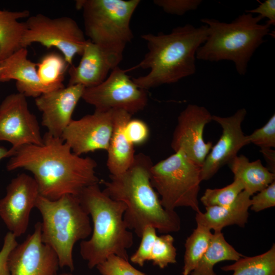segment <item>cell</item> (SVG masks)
<instances>
[{
	"label": "cell",
	"mask_w": 275,
	"mask_h": 275,
	"mask_svg": "<svg viewBox=\"0 0 275 275\" xmlns=\"http://www.w3.org/2000/svg\"><path fill=\"white\" fill-rule=\"evenodd\" d=\"M114 112L95 110L92 114L72 120L62 139L79 156L96 150L107 151L113 129Z\"/></svg>",
	"instance_id": "cell-14"
},
{
	"label": "cell",
	"mask_w": 275,
	"mask_h": 275,
	"mask_svg": "<svg viewBox=\"0 0 275 275\" xmlns=\"http://www.w3.org/2000/svg\"><path fill=\"white\" fill-rule=\"evenodd\" d=\"M227 164L234 174V179L239 180L243 190L251 196L275 180V174L264 167L260 159L250 161L245 156L241 155L235 157Z\"/></svg>",
	"instance_id": "cell-23"
},
{
	"label": "cell",
	"mask_w": 275,
	"mask_h": 275,
	"mask_svg": "<svg viewBox=\"0 0 275 275\" xmlns=\"http://www.w3.org/2000/svg\"><path fill=\"white\" fill-rule=\"evenodd\" d=\"M127 71L115 67L100 84L85 88L81 99L96 111L119 109L131 115L142 111L148 103L147 90L136 85Z\"/></svg>",
	"instance_id": "cell-10"
},
{
	"label": "cell",
	"mask_w": 275,
	"mask_h": 275,
	"mask_svg": "<svg viewBox=\"0 0 275 275\" xmlns=\"http://www.w3.org/2000/svg\"><path fill=\"white\" fill-rule=\"evenodd\" d=\"M41 145H27L16 150L7 164V171L26 170L33 175L39 195L50 200L71 195L99 184L96 161L74 154L62 138L47 132Z\"/></svg>",
	"instance_id": "cell-1"
},
{
	"label": "cell",
	"mask_w": 275,
	"mask_h": 275,
	"mask_svg": "<svg viewBox=\"0 0 275 275\" xmlns=\"http://www.w3.org/2000/svg\"><path fill=\"white\" fill-rule=\"evenodd\" d=\"M13 153L10 149L0 146V160L6 157H11Z\"/></svg>",
	"instance_id": "cell-38"
},
{
	"label": "cell",
	"mask_w": 275,
	"mask_h": 275,
	"mask_svg": "<svg viewBox=\"0 0 275 275\" xmlns=\"http://www.w3.org/2000/svg\"><path fill=\"white\" fill-rule=\"evenodd\" d=\"M77 197L93 223L91 238L80 243V254L89 268L112 255L128 260L127 249L133 244V235L123 219L125 204L107 196L99 184L86 187Z\"/></svg>",
	"instance_id": "cell-4"
},
{
	"label": "cell",
	"mask_w": 275,
	"mask_h": 275,
	"mask_svg": "<svg viewBox=\"0 0 275 275\" xmlns=\"http://www.w3.org/2000/svg\"><path fill=\"white\" fill-rule=\"evenodd\" d=\"M96 267L102 275H147L132 266L128 260L115 255L108 256Z\"/></svg>",
	"instance_id": "cell-30"
},
{
	"label": "cell",
	"mask_w": 275,
	"mask_h": 275,
	"mask_svg": "<svg viewBox=\"0 0 275 275\" xmlns=\"http://www.w3.org/2000/svg\"><path fill=\"white\" fill-rule=\"evenodd\" d=\"M39 196L36 180L25 173L18 175L8 185L5 196L0 199V217L16 237L26 231Z\"/></svg>",
	"instance_id": "cell-13"
},
{
	"label": "cell",
	"mask_w": 275,
	"mask_h": 275,
	"mask_svg": "<svg viewBox=\"0 0 275 275\" xmlns=\"http://www.w3.org/2000/svg\"><path fill=\"white\" fill-rule=\"evenodd\" d=\"M212 120V115L205 107L188 104L178 117L171 144L174 152H182L201 167L213 146L203 137L205 126Z\"/></svg>",
	"instance_id": "cell-12"
},
{
	"label": "cell",
	"mask_w": 275,
	"mask_h": 275,
	"mask_svg": "<svg viewBox=\"0 0 275 275\" xmlns=\"http://www.w3.org/2000/svg\"><path fill=\"white\" fill-rule=\"evenodd\" d=\"M153 163L149 156L140 153L124 172L109 175V180L102 181L103 191L112 199L124 203L126 209L123 219L128 229L139 237L148 226L158 232L168 234L181 228L179 216L175 211L165 209L150 180Z\"/></svg>",
	"instance_id": "cell-2"
},
{
	"label": "cell",
	"mask_w": 275,
	"mask_h": 275,
	"mask_svg": "<svg viewBox=\"0 0 275 275\" xmlns=\"http://www.w3.org/2000/svg\"><path fill=\"white\" fill-rule=\"evenodd\" d=\"M139 0H78L76 8L81 10L85 35L107 56L113 68L118 66L124 50L133 38L131 17Z\"/></svg>",
	"instance_id": "cell-7"
},
{
	"label": "cell",
	"mask_w": 275,
	"mask_h": 275,
	"mask_svg": "<svg viewBox=\"0 0 275 275\" xmlns=\"http://www.w3.org/2000/svg\"><path fill=\"white\" fill-rule=\"evenodd\" d=\"M250 208L258 212L275 206V181L254 195L251 199Z\"/></svg>",
	"instance_id": "cell-34"
},
{
	"label": "cell",
	"mask_w": 275,
	"mask_h": 275,
	"mask_svg": "<svg viewBox=\"0 0 275 275\" xmlns=\"http://www.w3.org/2000/svg\"><path fill=\"white\" fill-rule=\"evenodd\" d=\"M260 152L267 162L266 168L275 174V151L271 148H261Z\"/></svg>",
	"instance_id": "cell-37"
},
{
	"label": "cell",
	"mask_w": 275,
	"mask_h": 275,
	"mask_svg": "<svg viewBox=\"0 0 275 275\" xmlns=\"http://www.w3.org/2000/svg\"><path fill=\"white\" fill-rule=\"evenodd\" d=\"M81 58L76 66L68 69V86L79 85L85 88L93 87L102 82L113 68L101 48L87 40Z\"/></svg>",
	"instance_id": "cell-19"
},
{
	"label": "cell",
	"mask_w": 275,
	"mask_h": 275,
	"mask_svg": "<svg viewBox=\"0 0 275 275\" xmlns=\"http://www.w3.org/2000/svg\"><path fill=\"white\" fill-rule=\"evenodd\" d=\"M263 19L260 15L247 12L229 23L213 18L201 19L208 27V35L198 49L196 59L210 62L232 61L237 72L244 75L253 54L265 42V37L270 35V26L260 23Z\"/></svg>",
	"instance_id": "cell-5"
},
{
	"label": "cell",
	"mask_w": 275,
	"mask_h": 275,
	"mask_svg": "<svg viewBox=\"0 0 275 275\" xmlns=\"http://www.w3.org/2000/svg\"><path fill=\"white\" fill-rule=\"evenodd\" d=\"M13 79L16 81L18 92L26 97L36 98L43 93L55 90L41 82L37 73V63L28 58L26 48H21L0 62V82Z\"/></svg>",
	"instance_id": "cell-18"
},
{
	"label": "cell",
	"mask_w": 275,
	"mask_h": 275,
	"mask_svg": "<svg viewBox=\"0 0 275 275\" xmlns=\"http://www.w3.org/2000/svg\"><path fill=\"white\" fill-rule=\"evenodd\" d=\"M69 64L62 55L55 52L44 56L37 63V70L41 82L53 89L65 87L63 84Z\"/></svg>",
	"instance_id": "cell-28"
},
{
	"label": "cell",
	"mask_w": 275,
	"mask_h": 275,
	"mask_svg": "<svg viewBox=\"0 0 275 275\" xmlns=\"http://www.w3.org/2000/svg\"><path fill=\"white\" fill-rule=\"evenodd\" d=\"M0 141L11 144L13 154L24 145L43 144L38 121L20 93L8 95L0 105Z\"/></svg>",
	"instance_id": "cell-11"
},
{
	"label": "cell",
	"mask_w": 275,
	"mask_h": 275,
	"mask_svg": "<svg viewBox=\"0 0 275 275\" xmlns=\"http://www.w3.org/2000/svg\"><path fill=\"white\" fill-rule=\"evenodd\" d=\"M28 10L10 11L0 9V62L23 48L22 40L26 29L19 19L28 18Z\"/></svg>",
	"instance_id": "cell-24"
},
{
	"label": "cell",
	"mask_w": 275,
	"mask_h": 275,
	"mask_svg": "<svg viewBox=\"0 0 275 275\" xmlns=\"http://www.w3.org/2000/svg\"><path fill=\"white\" fill-rule=\"evenodd\" d=\"M200 173L201 167L181 151L153 164L151 183L161 197L162 207L169 211L188 207L196 213L201 211L198 199Z\"/></svg>",
	"instance_id": "cell-8"
},
{
	"label": "cell",
	"mask_w": 275,
	"mask_h": 275,
	"mask_svg": "<svg viewBox=\"0 0 275 275\" xmlns=\"http://www.w3.org/2000/svg\"><path fill=\"white\" fill-rule=\"evenodd\" d=\"M18 244L16 237L11 232H7L0 251V275H10L8 267L9 256Z\"/></svg>",
	"instance_id": "cell-35"
},
{
	"label": "cell",
	"mask_w": 275,
	"mask_h": 275,
	"mask_svg": "<svg viewBox=\"0 0 275 275\" xmlns=\"http://www.w3.org/2000/svg\"><path fill=\"white\" fill-rule=\"evenodd\" d=\"M221 269L232 275H275V244L267 252L253 257L243 256Z\"/></svg>",
	"instance_id": "cell-26"
},
{
	"label": "cell",
	"mask_w": 275,
	"mask_h": 275,
	"mask_svg": "<svg viewBox=\"0 0 275 275\" xmlns=\"http://www.w3.org/2000/svg\"><path fill=\"white\" fill-rule=\"evenodd\" d=\"M249 144L253 143L261 148H272L275 147L274 114L262 127L256 129L246 135Z\"/></svg>",
	"instance_id": "cell-31"
},
{
	"label": "cell",
	"mask_w": 275,
	"mask_h": 275,
	"mask_svg": "<svg viewBox=\"0 0 275 275\" xmlns=\"http://www.w3.org/2000/svg\"><path fill=\"white\" fill-rule=\"evenodd\" d=\"M207 25L190 24L178 26L170 33L143 34L148 51L136 66L127 69H150L146 75L132 78L139 87L147 90L164 84L178 82L196 72V52L206 41Z\"/></svg>",
	"instance_id": "cell-3"
},
{
	"label": "cell",
	"mask_w": 275,
	"mask_h": 275,
	"mask_svg": "<svg viewBox=\"0 0 275 275\" xmlns=\"http://www.w3.org/2000/svg\"><path fill=\"white\" fill-rule=\"evenodd\" d=\"M243 189L241 182L234 179L233 182L224 187L206 189L200 201L205 207L229 205L235 200Z\"/></svg>",
	"instance_id": "cell-29"
},
{
	"label": "cell",
	"mask_w": 275,
	"mask_h": 275,
	"mask_svg": "<svg viewBox=\"0 0 275 275\" xmlns=\"http://www.w3.org/2000/svg\"><path fill=\"white\" fill-rule=\"evenodd\" d=\"M225 239L223 233L214 232L209 245L190 275H216L214 265L224 261H237L243 257Z\"/></svg>",
	"instance_id": "cell-25"
},
{
	"label": "cell",
	"mask_w": 275,
	"mask_h": 275,
	"mask_svg": "<svg viewBox=\"0 0 275 275\" xmlns=\"http://www.w3.org/2000/svg\"><path fill=\"white\" fill-rule=\"evenodd\" d=\"M12 251L8 259L10 275H58L60 267L53 250L41 239V224Z\"/></svg>",
	"instance_id": "cell-15"
},
{
	"label": "cell",
	"mask_w": 275,
	"mask_h": 275,
	"mask_svg": "<svg viewBox=\"0 0 275 275\" xmlns=\"http://www.w3.org/2000/svg\"><path fill=\"white\" fill-rule=\"evenodd\" d=\"M201 0H155V5L162 8L166 13L182 16L186 12L196 10L202 3Z\"/></svg>",
	"instance_id": "cell-32"
},
{
	"label": "cell",
	"mask_w": 275,
	"mask_h": 275,
	"mask_svg": "<svg viewBox=\"0 0 275 275\" xmlns=\"http://www.w3.org/2000/svg\"><path fill=\"white\" fill-rule=\"evenodd\" d=\"M212 234L210 230L197 225V228L187 238L182 275H189L196 267L209 246Z\"/></svg>",
	"instance_id": "cell-27"
},
{
	"label": "cell",
	"mask_w": 275,
	"mask_h": 275,
	"mask_svg": "<svg viewBox=\"0 0 275 275\" xmlns=\"http://www.w3.org/2000/svg\"><path fill=\"white\" fill-rule=\"evenodd\" d=\"M58 275H72L71 274L67 273H62Z\"/></svg>",
	"instance_id": "cell-39"
},
{
	"label": "cell",
	"mask_w": 275,
	"mask_h": 275,
	"mask_svg": "<svg viewBox=\"0 0 275 275\" xmlns=\"http://www.w3.org/2000/svg\"><path fill=\"white\" fill-rule=\"evenodd\" d=\"M246 115V109L241 108L229 117L212 115V120L222 127V133L201 167V181L211 178L222 167L237 156L243 147L249 144L241 127Z\"/></svg>",
	"instance_id": "cell-16"
},
{
	"label": "cell",
	"mask_w": 275,
	"mask_h": 275,
	"mask_svg": "<svg viewBox=\"0 0 275 275\" xmlns=\"http://www.w3.org/2000/svg\"><path fill=\"white\" fill-rule=\"evenodd\" d=\"M251 197L250 194L243 190L229 205L206 207L205 212L196 213L197 225L214 232H221L224 228L234 225L244 227L249 217Z\"/></svg>",
	"instance_id": "cell-21"
},
{
	"label": "cell",
	"mask_w": 275,
	"mask_h": 275,
	"mask_svg": "<svg viewBox=\"0 0 275 275\" xmlns=\"http://www.w3.org/2000/svg\"><path fill=\"white\" fill-rule=\"evenodd\" d=\"M25 23L23 48L34 43H40L47 48H56L70 66L75 56L81 55L87 40L84 32L73 18L67 16L50 18L38 13L29 16Z\"/></svg>",
	"instance_id": "cell-9"
},
{
	"label": "cell",
	"mask_w": 275,
	"mask_h": 275,
	"mask_svg": "<svg viewBox=\"0 0 275 275\" xmlns=\"http://www.w3.org/2000/svg\"><path fill=\"white\" fill-rule=\"evenodd\" d=\"M35 208L42 217L41 239L56 254L60 267L74 269L73 249L92 232L90 215L77 196L67 195L56 200L39 195Z\"/></svg>",
	"instance_id": "cell-6"
},
{
	"label": "cell",
	"mask_w": 275,
	"mask_h": 275,
	"mask_svg": "<svg viewBox=\"0 0 275 275\" xmlns=\"http://www.w3.org/2000/svg\"><path fill=\"white\" fill-rule=\"evenodd\" d=\"M131 115L114 109V125L107 152V167L110 175H117L126 171L135 157L134 146L126 137L125 127Z\"/></svg>",
	"instance_id": "cell-22"
},
{
	"label": "cell",
	"mask_w": 275,
	"mask_h": 275,
	"mask_svg": "<svg viewBox=\"0 0 275 275\" xmlns=\"http://www.w3.org/2000/svg\"><path fill=\"white\" fill-rule=\"evenodd\" d=\"M125 132L127 138L134 146L145 143L150 133L147 124L138 119H130L126 124Z\"/></svg>",
	"instance_id": "cell-33"
},
{
	"label": "cell",
	"mask_w": 275,
	"mask_h": 275,
	"mask_svg": "<svg viewBox=\"0 0 275 275\" xmlns=\"http://www.w3.org/2000/svg\"><path fill=\"white\" fill-rule=\"evenodd\" d=\"M81 85L64 87L43 93L35 99L42 113L41 124L50 135L61 138L85 90Z\"/></svg>",
	"instance_id": "cell-17"
},
{
	"label": "cell",
	"mask_w": 275,
	"mask_h": 275,
	"mask_svg": "<svg viewBox=\"0 0 275 275\" xmlns=\"http://www.w3.org/2000/svg\"><path fill=\"white\" fill-rule=\"evenodd\" d=\"M139 248L130 257V261L143 266L148 261L163 269L169 264L176 263V249L174 238L169 234L157 236L156 230L151 226L144 229Z\"/></svg>",
	"instance_id": "cell-20"
},
{
	"label": "cell",
	"mask_w": 275,
	"mask_h": 275,
	"mask_svg": "<svg viewBox=\"0 0 275 275\" xmlns=\"http://www.w3.org/2000/svg\"><path fill=\"white\" fill-rule=\"evenodd\" d=\"M245 12L258 14L263 18H267L266 24L270 25H275V1L265 0L260 3L259 6L253 9L246 10Z\"/></svg>",
	"instance_id": "cell-36"
}]
</instances>
